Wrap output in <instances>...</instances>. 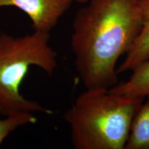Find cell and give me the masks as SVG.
I'll return each mask as SVG.
<instances>
[{"label": "cell", "mask_w": 149, "mask_h": 149, "mask_svg": "<svg viewBox=\"0 0 149 149\" xmlns=\"http://www.w3.org/2000/svg\"><path fill=\"white\" fill-rule=\"evenodd\" d=\"M72 23L70 46L86 89L117 85L116 64L142 27L140 0H88Z\"/></svg>", "instance_id": "6da1fadb"}, {"label": "cell", "mask_w": 149, "mask_h": 149, "mask_svg": "<svg viewBox=\"0 0 149 149\" xmlns=\"http://www.w3.org/2000/svg\"><path fill=\"white\" fill-rule=\"evenodd\" d=\"M145 98L86 89L76 98L64 119L75 149H124L135 115Z\"/></svg>", "instance_id": "7a4b0ae2"}, {"label": "cell", "mask_w": 149, "mask_h": 149, "mask_svg": "<svg viewBox=\"0 0 149 149\" xmlns=\"http://www.w3.org/2000/svg\"><path fill=\"white\" fill-rule=\"evenodd\" d=\"M72 1L79 3H86L88 2V0H72Z\"/></svg>", "instance_id": "9c48e42d"}, {"label": "cell", "mask_w": 149, "mask_h": 149, "mask_svg": "<svg viewBox=\"0 0 149 149\" xmlns=\"http://www.w3.org/2000/svg\"><path fill=\"white\" fill-rule=\"evenodd\" d=\"M37 121V117L33 113L26 111L16 112L0 119V146L5 139L18 128L34 124Z\"/></svg>", "instance_id": "ba28073f"}, {"label": "cell", "mask_w": 149, "mask_h": 149, "mask_svg": "<svg viewBox=\"0 0 149 149\" xmlns=\"http://www.w3.org/2000/svg\"><path fill=\"white\" fill-rule=\"evenodd\" d=\"M109 91L131 97L145 98L149 95V58L132 70L127 81L117 84Z\"/></svg>", "instance_id": "8992f818"}, {"label": "cell", "mask_w": 149, "mask_h": 149, "mask_svg": "<svg viewBox=\"0 0 149 149\" xmlns=\"http://www.w3.org/2000/svg\"><path fill=\"white\" fill-rule=\"evenodd\" d=\"M142 27L125 59L118 68L117 74L132 71L149 58V0H140Z\"/></svg>", "instance_id": "5b68a950"}, {"label": "cell", "mask_w": 149, "mask_h": 149, "mask_svg": "<svg viewBox=\"0 0 149 149\" xmlns=\"http://www.w3.org/2000/svg\"><path fill=\"white\" fill-rule=\"evenodd\" d=\"M72 0H0V8L16 7L29 16L34 31L50 33Z\"/></svg>", "instance_id": "277c9868"}, {"label": "cell", "mask_w": 149, "mask_h": 149, "mask_svg": "<svg viewBox=\"0 0 149 149\" xmlns=\"http://www.w3.org/2000/svg\"><path fill=\"white\" fill-rule=\"evenodd\" d=\"M134 117L124 149H149V95Z\"/></svg>", "instance_id": "52a82bcc"}, {"label": "cell", "mask_w": 149, "mask_h": 149, "mask_svg": "<svg viewBox=\"0 0 149 149\" xmlns=\"http://www.w3.org/2000/svg\"><path fill=\"white\" fill-rule=\"evenodd\" d=\"M50 37V33L37 31L19 37L0 33V115L21 111L51 113L20 93L22 81L31 66L39 67L48 75L57 68V53L49 45Z\"/></svg>", "instance_id": "3957f363"}]
</instances>
